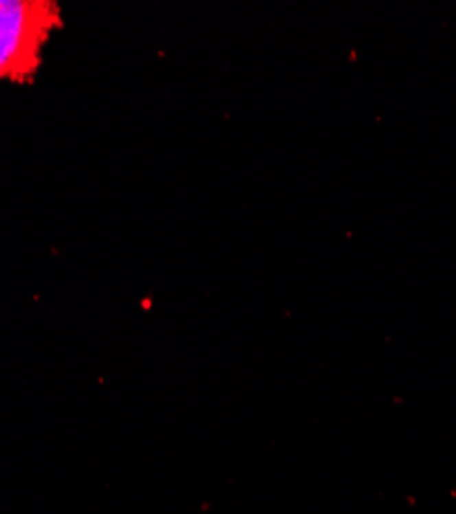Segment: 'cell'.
<instances>
[{
	"instance_id": "cell-1",
	"label": "cell",
	"mask_w": 456,
	"mask_h": 514,
	"mask_svg": "<svg viewBox=\"0 0 456 514\" xmlns=\"http://www.w3.org/2000/svg\"><path fill=\"white\" fill-rule=\"evenodd\" d=\"M60 27L58 2L0 0V80L31 82L41 66L43 47Z\"/></svg>"
}]
</instances>
